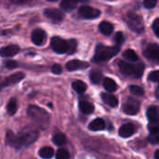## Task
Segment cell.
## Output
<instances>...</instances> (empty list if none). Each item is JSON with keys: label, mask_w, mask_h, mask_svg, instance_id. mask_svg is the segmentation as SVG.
I'll return each instance as SVG.
<instances>
[{"label": "cell", "mask_w": 159, "mask_h": 159, "mask_svg": "<svg viewBox=\"0 0 159 159\" xmlns=\"http://www.w3.org/2000/svg\"><path fill=\"white\" fill-rule=\"evenodd\" d=\"M77 5L76 0H62L61 2V7L65 11H71L75 8Z\"/></svg>", "instance_id": "obj_20"}, {"label": "cell", "mask_w": 159, "mask_h": 159, "mask_svg": "<svg viewBox=\"0 0 159 159\" xmlns=\"http://www.w3.org/2000/svg\"><path fill=\"white\" fill-rule=\"evenodd\" d=\"M158 89H159V88H158Z\"/></svg>", "instance_id": "obj_45"}, {"label": "cell", "mask_w": 159, "mask_h": 159, "mask_svg": "<svg viewBox=\"0 0 159 159\" xmlns=\"http://www.w3.org/2000/svg\"><path fill=\"white\" fill-rule=\"evenodd\" d=\"M25 75L21 72H18L15 73L11 75H9L8 77H7L3 82H2V87H7V86H11L14 85L18 82H20V80H22L24 78Z\"/></svg>", "instance_id": "obj_13"}, {"label": "cell", "mask_w": 159, "mask_h": 159, "mask_svg": "<svg viewBox=\"0 0 159 159\" xmlns=\"http://www.w3.org/2000/svg\"><path fill=\"white\" fill-rule=\"evenodd\" d=\"M32 41L36 46H42L47 40V34L42 29H34L32 33Z\"/></svg>", "instance_id": "obj_10"}, {"label": "cell", "mask_w": 159, "mask_h": 159, "mask_svg": "<svg viewBox=\"0 0 159 159\" xmlns=\"http://www.w3.org/2000/svg\"><path fill=\"white\" fill-rule=\"evenodd\" d=\"M89 129L92 131L102 130L105 129V121L102 118H96L89 125Z\"/></svg>", "instance_id": "obj_17"}, {"label": "cell", "mask_w": 159, "mask_h": 159, "mask_svg": "<svg viewBox=\"0 0 159 159\" xmlns=\"http://www.w3.org/2000/svg\"><path fill=\"white\" fill-rule=\"evenodd\" d=\"M89 77H90V80H91L92 83L98 84V83H100L101 80L102 79V73L99 72V71H92V72L90 73Z\"/></svg>", "instance_id": "obj_29"}, {"label": "cell", "mask_w": 159, "mask_h": 159, "mask_svg": "<svg viewBox=\"0 0 159 159\" xmlns=\"http://www.w3.org/2000/svg\"><path fill=\"white\" fill-rule=\"evenodd\" d=\"M153 30H154L155 34L159 37V18L155 20V21L153 23Z\"/></svg>", "instance_id": "obj_38"}, {"label": "cell", "mask_w": 159, "mask_h": 159, "mask_svg": "<svg viewBox=\"0 0 159 159\" xmlns=\"http://www.w3.org/2000/svg\"><path fill=\"white\" fill-rule=\"evenodd\" d=\"M89 64L86 61H82L79 60H72L66 63V69L68 71H76V70H83L87 69Z\"/></svg>", "instance_id": "obj_12"}, {"label": "cell", "mask_w": 159, "mask_h": 159, "mask_svg": "<svg viewBox=\"0 0 159 159\" xmlns=\"http://www.w3.org/2000/svg\"><path fill=\"white\" fill-rule=\"evenodd\" d=\"M48 1H50V2H54V1H57V0H48Z\"/></svg>", "instance_id": "obj_43"}, {"label": "cell", "mask_w": 159, "mask_h": 159, "mask_svg": "<svg viewBox=\"0 0 159 159\" xmlns=\"http://www.w3.org/2000/svg\"><path fill=\"white\" fill-rule=\"evenodd\" d=\"M158 139H159V134H151L148 137V141L152 143V144H157L158 143Z\"/></svg>", "instance_id": "obj_36"}, {"label": "cell", "mask_w": 159, "mask_h": 159, "mask_svg": "<svg viewBox=\"0 0 159 159\" xmlns=\"http://www.w3.org/2000/svg\"><path fill=\"white\" fill-rule=\"evenodd\" d=\"M146 115H147V117L150 121H153V120H157L159 119V112L157 107L156 106H151L148 108L147 112H146Z\"/></svg>", "instance_id": "obj_22"}, {"label": "cell", "mask_w": 159, "mask_h": 159, "mask_svg": "<svg viewBox=\"0 0 159 159\" xmlns=\"http://www.w3.org/2000/svg\"><path fill=\"white\" fill-rule=\"evenodd\" d=\"M123 57L126 60L129 61H138V55H137V53L133 49H127V50H125L124 53H123Z\"/></svg>", "instance_id": "obj_26"}, {"label": "cell", "mask_w": 159, "mask_h": 159, "mask_svg": "<svg viewBox=\"0 0 159 159\" xmlns=\"http://www.w3.org/2000/svg\"><path fill=\"white\" fill-rule=\"evenodd\" d=\"M148 79L153 82H159V70L151 72L148 75Z\"/></svg>", "instance_id": "obj_33"}, {"label": "cell", "mask_w": 159, "mask_h": 159, "mask_svg": "<svg viewBox=\"0 0 159 159\" xmlns=\"http://www.w3.org/2000/svg\"><path fill=\"white\" fill-rule=\"evenodd\" d=\"M115 41L116 43V45L118 47H120L122 45V43L124 42V35H123V33L121 32H117L115 35Z\"/></svg>", "instance_id": "obj_32"}, {"label": "cell", "mask_w": 159, "mask_h": 159, "mask_svg": "<svg viewBox=\"0 0 159 159\" xmlns=\"http://www.w3.org/2000/svg\"><path fill=\"white\" fill-rule=\"evenodd\" d=\"M120 50V47H107L102 44H99L96 47L95 54L93 61L96 62H102L110 60L114 56H116Z\"/></svg>", "instance_id": "obj_4"}, {"label": "cell", "mask_w": 159, "mask_h": 159, "mask_svg": "<svg viewBox=\"0 0 159 159\" xmlns=\"http://www.w3.org/2000/svg\"><path fill=\"white\" fill-rule=\"evenodd\" d=\"M20 51V48L16 45H9L7 47L1 48L2 57H12Z\"/></svg>", "instance_id": "obj_15"}, {"label": "cell", "mask_w": 159, "mask_h": 159, "mask_svg": "<svg viewBox=\"0 0 159 159\" xmlns=\"http://www.w3.org/2000/svg\"><path fill=\"white\" fill-rule=\"evenodd\" d=\"M17 109H18L17 100L14 99V98L10 99V101L8 102V103H7V113H8L10 116H13V115H15V113L17 112Z\"/></svg>", "instance_id": "obj_25"}, {"label": "cell", "mask_w": 159, "mask_h": 159, "mask_svg": "<svg viewBox=\"0 0 159 159\" xmlns=\"http://www.w3.org/2000/svg\"><path fill=\"white\" fill-rule=\"evenodd\" d=\"M101 97H102V101L106 104H108L109 106H111V107H116L118 105V100L113 94H110V93H102Z\"/></svg>", "instance_id": "obj_16"}, {"label": "cell", "mask_w": 159, "mask_h": 159, "mask_svg": "<svg viewBox=\"0 0 159 159\" xmlns=\"http://www.w3.org/2000/svg\"><path fill=\"white\" fill-rule=\"evenodd\" d=\"M51 48L52 49L59 54H63V53H68V54H73L75 52L76 48H77V42L75 39H70V40H64L59 36H54L51 39Z\"/></svg>", "instance_id": "obj_3"}, {"label": "cell", "mask_w": 159, "mask_h": 159, "mask_svg": "<svg viewBox=\"0 0 159 159\" xmlns=\"http://www.w3.org/2000/svg\"><path fill=\"white\" fill-rule=\"evenodd\" d=\"M126 22L128 23L129 27L136 32V33H143V29H144V25H143V19L138 16L135 13L129 12L126 15Z\"/></svg>", "instance_id": "obj_6"}, {"label": "cell", "mask_w": 159, "mask_h": 159, "mask_svg": "<svg viewBox=\"0 0 159 159\" xmlns=\"http://www.w3.org/2000/svg\"><path fill=\"white\" fill-rule=\"evenodd\" d=\"M44 14L48 19L52 20L53 22L61 21L63 19V13L56 8H46Z\"/></svg>", "instance_id": "obj_11"}, {"label": "cell", "mask_w": 159, "mask_h": 159, "mask_svg": "<svg viewBox=\"0 0 159 159\" xmlns=\"http://www.w3.org/2000/svg\"><path fill=\"white\" fill-rule=\"evenodd\" d=\"M140 101L133 97H129L128 100L124 102L123 104V111L129 116H134L136 115L139 110H140Z\"/></svg>", "instance_id": "obj_7"}, {"label": "cell", "mask_w": 159, "mask_h": 159, "mask_svg": "<svg viewBox=\"0 0 159 159\" xmlns=\"http://www.w3.org/2000/svg\"><path fill=\"white\" fill-rule=\"evenodd\" d=\"M148 129L151 134H159V119L150 121L148 124Z\"/></svg>", "instance_id": "obj_27"}, {"label": "cell", "mask_w": 159, "mask_h": 159, "mask_svg": "<svg viewBox=\"0 0 159 159\" xmlns=\"http://www.w3.org/2000/svg\"><path fill=\"white\" fill-rule=\"evenodd\" d=\"M143 54L148 60L159 63V46L157 44L155 43L149 44L145 48Z\"/></svg>", "instance_id": "obj_8"}, {"label": "cell", "mask_w": 159, "mask_h": 159, "mask_svg": "<svg viewBox=\"0 0 159 159\" xmlns=\"http://www.w3.org/2000/svg\"><path fill=\"white\" fill-rule=\"evenodd\" d=\"M48 106H49L50 108H52V104H51V103H48Z\"/></svg>", "instance_id": "obj_42"}, {"label": "cell", "mask_w": 159, "mask_h": 159, "mask_svg": "<svg viewBox=\"0 0 159 159\" xmlns=\"http://www.w3.org/2000/svg\"><path fill=\"white\" fill-rule=\"evenodd\" d=\"M155 157H156V159H159V150H157V151L156 152V154H155Z\"/></svg>", "instance_id": "obj_40"}, {"label": "cell", "mask_w": 159, "mask_h": 159, "mask_svg": "<svg viewBox=\"0 0 159 159\" xmlns=\"http://www.w3.org/2000/svg\"><path fill=\"white\" fill-rule=\"evenodd\" d=\"M51 71L53 74L55 75H60L61 72H62V69H61V66L60 64H54L52 67H51Z\"/></svg>", "instance_id": "obj_37"}, {"label": "cell", "mask_w": 159, "mask_h": 159, "mask_svg": "<svg viewBox=\"0 0 159 159\" xmlns=\"http://www.w3.org/2000/svg\"><path fill=\"white\" fill-rule=\"evenodd\" d=\"M129 90L132 94L136 95V96H143L144 94V90L143 88L139 87V86H135V85H132L129 87Z\"/></svg>", "instance_id": "obj_30"}, {"label": "cell", "mask_w": 159, "mask_h": 159, "mask_svg": "<svg viewBox=\"0 0 159 159\" xmlns=\"http://www.w3.org/2000/svg\"><path fill=\"white\" fill-rule=\"evenodd\" d=\"M65 142H66V137H65V135H64L63 133H61V132H60V133H57V134H55L54 137H53V143H54L56 145L61 146V145L64 144Z\"/></svg>", "instance_id": "obj_28"}, {"label": "cell", "mask_w": 159, "mask_h": 159, "mask_svg": "<svg viewBox=\"0 0 159 159\" xmlns=\"http://www.w3.org/2000/svg\"><path fill=\"white\" fill-rule=\"evenodd\" d=\"M38 138V132L32 127H25L18 134H14L12 131H7L6 135V143L7 145L15 149H22L33 143Z\"/></svg>", "instance_id": "obj_1"}, {"label": "cell", "mask_w": 159, "mask_h": 159, "mask_svg": "<svg viewBox=\"0 0 159 159\" xmlns=\"http://www.w3.org/2000/svg\"><path fill=\"white\" fill-rule=\"evenodd\" d=\"M9 1H11V2H13L15 4H22V3L28 2L29 0H9Z\"/></svg>", "instance_id": "obj_39"}, {"label": "cell", "mask_w": 159, "mask_h": 159, "mask_svg": "<svg viewBox=\"0 0 159 159\" xmlns=\"http://www.w3.org/2000/svg\"><path fill=\"white\" fill-rule=\"evenodd\" d=\"M99 29H100V31H101L102 34H105V35H109V34H111L113 33V31H114V26H113V24L110 23L109 21L104 20V21H102V22L100 23Z\"/></svg>", "instance_id": "obj_19"}, {"label": "cell", "mask_w": 159, "mask_h": 159, "mask_svg": "<svg viewBox=\"0 0 159 159\" xmlns=\"http://www.w3.org/2000/svg\"><path fill=\"white\" fill-rule=\"evenodd\" d=\"M79 109L85 115H89L94 111V105L87 101H81L79 102Z\"/></svg>", "instance_id": "obj_18"}, {"label": "cell", "mask_w": 159, "mask_h": 159, "mask_svg": "<svg viewBox=\"0 0 159 159\" xmlns=\"http://www.w3.org/2000/svg\"><path fill=\"white\" fill-rule=\"evenodd\" d=\"M103 87L109 92H114V91H116L117 89L116 83L113 79H111L109 77L104 78V80H103Z\"/></svg>", "instance_id": "obj_21"}, {"label": "cell", "mask_w": 159, "mask_h": 159, "mask_svg": "<svg viewBox=\"0 0 159 159\" xmlns=\"http://www.w3.org/2000/svg\"><path fill=\"white\" fill-rule=\"evenodd\" d=\"M78 14L84 19H95L101 14V11L89 6H82L78 9Z\"/></svg>", "instance_id": "obj_9"}, {"label": "cell", "mask_w": 159, "mask_h": 159, "mask_svg": "<svg viewBox=\"0 0 159 159\" xmlns=\"http://www.w3.org/2000/svg\"><path fill=\"white\" fill-rule=\"evenodd\" d=\"M54 155V151L51 147H43L39 151V156L44 159L51 158Z\"/></svg>", "instance_id": "obj_24"}, {"label": "cell", "mask_w": 159, "mask_h": 159, "mask_svg": "<svg viewBox=\"0 0 159 159\" xmlns=\"http://www.w3.org/2000/svg\"><path fill=\"white\" fill-rule=\"evenodd\" d=\"M18 62L15 61H5V66L8 69H14L18 67Z\"/></svg>", "instance_id": "obj_35"}, {"label": "cell", "mask_w": 159, "mask_h": 159, "mask_svg": "<svg viewBox=\"0 0 159 159\" xmlns=\"http://www.w3.org/2000/svg\"><path fill=\"white\" fill-rule=\"evenodd\" d=\"M72 87L79 94H82V93H84L87 90V85H86V83H84L83 81H80V80H76V81L73 82Z\"/></svg>", "instance_id": "obj_23"}, {"label": "cell", "mask_w": 159, "mask_h": 159, "mask_svg": "<svg viewBox=\"0 0 159 159\" xmlns=\"http://www.w3.org/2000/svg\"><path fill=\"white\" fill-rule=\"evenodd\" d=\"M56 158L57 159H69L70 158V154L66 149H59L57 154H56Z\"/></svg>", "instance_id": "obj_31"}, {"label": "cell", "mask_w": 159, "mask_h": 159, "mask_svg": "<svg viewBox=\"0 0 159 159\" xmlns=\"http://www.w3.org/2000/svg\"><path fill=\"white\" fill-rule=\"evenodd\" d=\"M135 132H136V127L133 124L129 123V124L123 125L119 129L118 134L122 138H129V137L132 136Z\"/></svg>", "instance_id": "obj_14"}, {"label": "cell", "mask_w": 159, "mask_h": 159, "mask_svg": "<svg viewBox=\"0 0 159 159\" xmlns=\"http://www.w3.org/2000/svg\"><path fill=\"white\" fill-rule=\"evenodd\" d=\"M77 2H87L88 0H76Z\"/></svg>", "instance_id": "obj_41"}, {"label": "cell", "mask_w": 159, "mask_h": 159, "mask_svg": "<svg viewBox=\"0 0 159 159\" xmlns=\"http://www.w3.org/2000/svg\"><path fill=\"white\" fill-rule=\"evenodd\" d=\"M118 66H119L121 73L126 75L132 76L135 78H140L143 75L144 65L143 63L132 64V63H129V62L120 61L118 62Z\"/></svg>", "instance_id": "obj_5"}, {"label": "cell", "mask_w": 159, "mask_h": 159, "mask_svg": "<svg viewBox=\"0 0 159 159\" xmlns=\"http://www.w3.org/2000/svg\"><path fill=\"white\" fill-rule=\"evenodd\" d=\"M27 114L40 129L46 130L48 128L50 118L48 112L44 109L35 105H30L27 109Z\"/></svg>", "instance_id": "obj_2"}, {"label": "cell", "mask_w": 159, "mask_h": 159, "mask_svg": "<svg viewBox=\"0 0 159 159\" xmlns=\"http://www.w3.org/2000/svg\"><path fill=\"white\" fill-rule=\"evenodd\" d=\"M158 143H159V139H158Z\"/></svg>", "instance_id": "obj_44"}, {"label": "cell", "mask_w": 159, "mask_h": 159, "mask_svg": "<svg viewBox=\"0 0 159 159\" xmlns=\"http://www.w3.org/2000/svg\"><path fill=\"white\" fill-rule=\"evenodd\" d=\"M158 0H143V6L146 8H154L157 4Z\"/></svg>", "instance_id": "obj_34"}]
</instances>
